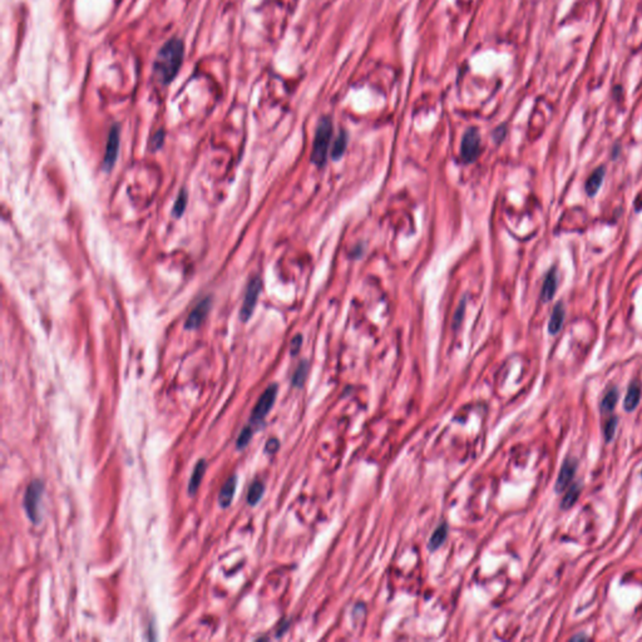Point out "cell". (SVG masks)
<instances>
[{
	"mask_svg": "<svg viewBox=\"0 0 642 642\" xmlns=\"http://www.w3.org/2000/svg\"><path fill=\"white\" fill-rule=\"evenodd\" d=\"M236 486H237V477L236 475H232L227 479V482L223 484V487L221 488V492H219V497H218V502L219 506L222 508H227L228 506L232 502L233 496H235L236 492Z\"/></svg>",
	"mask_w": 642,
	"mask_h": 642,
	"instance_id": "11",
	"label": "cell"
},
{
	"mask_svg": "<svg viewBox=\"0 0 642 642\" xmlns=\"http://www.w3.org/2000/svg\"><path fill=\"white\" fill-rule=\"evenodd\" d=\"M617 400H619V392H617L616 388H612L603 397L602 402H601V410L603 413L612 412L615 409V407H616Z\"/></svg>",
	"mask_w": 642,
	"mask_h": 642,
	"instance_id": "17",
	"label": "cell"
},
{
	"mask_svg": "<svg viewBox=\"0 0 642 642\" xmlns=\"http://www.w3.org/2000/svg\"><path fill=\"white\" fill-rule=\"evenodd\" d=\"M186 205H187V194H186V191L182 190L178 195L177 200L175 202V207H173V214L176 217H181L183 214L186 210Z\"/></svg>",
	"mask_w": 642,
	"mask_h": 642,
	"instance_id": "21",
	"label": "cell"
},
{
	"mask_svg": "<svg viewBox=\"0 0 642 642\" xmlns=\"http://www.w3.org/2000/svg\"><path fill=\"white\" fill-rule=\"evenodd\" d=\"M578 639L581 640V639H586V637H585V636H576V637H573V639H572V640H578Z\"/></svg>",
	"mask_w": 642,
	"mask_h": 642,
	"instance_id": "28",
	"label": "cell"
},
{
	"mask_svg": "<svg viewBox=\"0 0 642 642\" xmlns=\"http://www.w3.org/2000/svg\"><path fill=\"white\" fill-rule=\"evenodd\" d=\"M576 470H577L576 459H571V458H568V459L564 460L563 465H562L561 468V472H559L558 474V478H557L556 487H554L557 493H562V492L569 486V483H571L572 479H573Z\"/></svg>",
	"mask_w": 642,
	"mask_h": 642,
	"instance_id": "9",
	"label": "cell"
},
{
	"mask_svg": "<svg viewBox=\"0 0 642 642\" xmlns=\"http://www.w3.org/2000/svg\"><path fill=\"white\" fill-rule=\"evenodd\" d=\"M261 280L259 277H253L247 286V290L245 294V300H243L242 308L240 311L241 320L247 321L252 315L255 306L259 300L260 291H261Z\"/></svg>",
	"mask_w": 642,
	"mask_h": 642,
	"instance_id": "5",
	"label": "cell"
},
{
	"mask_svg": "<svg viewBox=\"0 0 642 642\" xmlns=\"http://www.w3.org/2000/svg\"><path fill=\"white\" fill-rule=\"evenodd\" d=\"M206 462L204 459L200 460L196 467H195L192 477L190 479V484H188V492H190V494H195L197 492L200 484H201L202 478L205 475V472H206Z\"/></svg>",
	"mask_w": 642,
	"mask_h": 642,
	"instance_id": "15",
	"label": "cell"
},
{
	"mask_svg": "<svg viewBox=\"0 0 642 642\" xmlns=\"http://www.w3.org/2000/svg\"><path fill=\"white\" fill-rule=\"evenodd\" d=\"M332 134V123L329 117H322L316 125L315 139H314L311 161L318 167H322L326 162V154L329 149L330 139Z\"/></svg>",
	"mask_w": 642,
	"mask_h": 642,
	"instance_id": "2",
	"label": "cell"
},
{
	"mask_svg": "<svg viewBox=\"0 0 642 642\" xmlns=\"http://www.w3.org/2000/svg\"><path fill=\"white\" fill-rule=\"evenodd\" d=\"M640 399H641V385L637 381L632 383L627 390L626 398H625V409L627 412H632L635 408L639 405Z\"/></svg>",
	"mask_w": 642,
	"mask_h": 642,
	"instance_id": "14",
	"label": "cell"
},
{
	"mask_svg": "<svg viewBox=\"0 0 642 642\" xmlns=\"http://www.w3.org/2000/svg\"><path fill=\"white\" fill-rule=\"evenodd\" d=\"M346 143H347V137L345 132H340V134L337 136L336 141H335L334 147H332L331 151V156L334 159H339L340 157L344 154L345 149H346Z\"/></svg>",
	"mask_w": 642,
	"mask_h": 642,
	"instance_id": "20",
	"label": "cell"
},
{
	"mask_svg": "<svg viewBox=\"0 0 642 642\" xmlns=\"http://www.w3.org/2000/svg\"><path fill=\"white\" fill-rule=\"evenodd\" d=\"M185 55V44L178 38L167 40L159 49L153 64L154 76L161 84H170L180 72Z\"/></svg>",
	"mask_w": 642,
	"mask_h": 642,
	"instance_id": "1",
	"label": "cell"
},
{
	"mask_svg": "<svg viewBox=\"0 0 642 642\" xmlns=\"http://www.w3.org/2000/svg\"><path fill=\"white\" fill-rule=\"evenodd\" d=\"M605 173H606V168L603 167V166L596 168V170L591 173V176L588 177L587 182H586V186H585L586 192H587L588 196L592 197L597 194L601 185H602L603 182V178H605Z\"/></svg>",
	"mask_w": 642,
	"mask_h": 642,
	"instance_id": "12",
	"label": "cell"
},
{
	"mask_svg": "<svg viewBox=\"0 0 642 642\" xmlns=\"http://www.w3.org/2000/svg\"><path fill=\"white\" fill-rule=\"evenodd\" d=\"M43 491H44V487H43L42 482L34 480V482H31L29 484L28 488H26L25 496H24V508H25L29 520L34 523V525L39 523L40 521L39 506L40 501H42Z\"/></svg>",
	"mask_w": 642,
	"mask_h": 642,
	"instance_id": "3",
	"label": "cell"
},
{
	"mask_svg": "<svg viewBox=\"0 0 642 642\" xmlns=\"http://www.w3.org/2000/svg\"><path fill=\"white\" fill-rule=\"evenodd\" d=\"M251 438H252V429H251L250 427H246V428L243 429L242 431H241V434L238 435V438H237V441H236V445H237V448L238 449L246 448V446H247V444L250 443Z\"/></svg>",
	"mask_w": 642,
	"mask_h": 642,
	"instance_id": "23",
	"label": "cell"
},
{
	"mask_svg": "<svg viewBox=\"0 0 642 642\" xmlns=\"http://www.w3.org/2000/svg\"><path fill=\"white\" fill-rule=\"evenodd\" d=\"M446 535H448V526H446L445 523H443V525H440L435 531H434L433 535H431L430 538V542H429V548H430L431 551L438 549L439 547L443 544L444 540H445Z\"/></svg>",
	"mask_w": 642,
	"mask_h": 642,
	"instance_id": "16",
	"label": "cell"
},
{
	"mask_svg": "<svg viewBox=\"0 0 642 642\" xmlns=\"http://www.w3.org/2000/svg\"><path fill=\"white\" fill-rule=\"evenodd\" d=\"M279 445H280V444H279V440H277V439H270V440L267 441V444H266V446H265V449H266V452L275 453L277 450V449H279Z\"/></svg>",
	"mask_w": 642,
	"mask_h": 642,
	"instance_id": "27",
	"label": "cell"
},
{
	"mask_svg": "<svg viewBox=\"0 0 642 642\" xmlns=\"http://www.w3.org/2000/svg\"><path fill=\"white\" fill-rule=\"evenodd\" d=\"M616 427H617V418H616V417L611 418L610 421L607 422V423L605 424V431H603V433H605L606 441H610L612 438H614L615 430H616Z\"/></svg>",
	"mask_w": 642,
	"mask_h": 642,
	"instance_id": "24",
	"label": "cell"
},
{
	"mask_svg": "<svg viewBox=\"0 0 642 642\" xmlns=\"http://www.w3.org/2000/svg\"><path fill=\"white\" fill-rule=\"evenodd\" d=\"M119 151V128L113 125L108 134L107 147H106L105 158H103V170L110 171L114 166Z\"/></svg>",
	"mask_w": 642,
	"mask_h": 642,
	"instance_id": "7",
	"label": "cell"
},
{
	"mask_svg": "<svg viewBox=\"0 0 642 642\" xmlns=\"http://www.w3.org/2000/svg\"><path fill=\"white\" fill-rule=\"evenodd\" d=\"M306 374H308V364H306L305 361H303V363L298 366L295 374H294L293 384L295 385V387H303L304 381H305L306 379Z\"/></svg>",
	"mask_w": 642,
	"mask_h": 642,
	"instance_id": "22",
	"label": "cell"
},
{
	"mask_svg": "<svg viewBox=\"0 0 642 642\" xmlns=\"http://www.w3.org/2000/svg\"><path fill=\"white\" fill-rule=\"evenodd\" d=\"M301 341H303V339H301L300 335H298V336H295L293 339V341H291V354H293V355H295L296 352L300 350Z\"/></svg>",
	"mask_w": 642,
	"mask_h": 642,
	"instance_id": "26",
	"label": "cell"
},
{
	"mask_svg": "<svg viewBox=\"0 0 642 642\" xmlns=\"http://www.w3.org/2000/svg\"><path fill=\"white\" fill-rule=\"evenodd\" d=\"M211 309V300L210 299H205L202 300L194 310L191 311V314L188 315L187 320L185 322V327L187 330H195L197 327H200L202 325V322L205 321V319L207 318L209 315V311Z\"/></svg>",
	"mask_w": 642,
	"mask_h": 642,
	"instance_id": "8",
	"label": "cell"
},
{
	"mask_svg": "<svg viewBox=\"0 0 642 642\" xmlns=\"http://www.w3.org/2000/svg\"><path fill=\"white\" fill-rule=\"evenodd\" d=\"M480 151V136L477 128H469L464 133L460 146V154L464 162L470 163L477 159Z\"/></svg>",
	"mask_w": 642,
	"mask_h": 642,
	"instance_id": "4",
	"label": "cell"
},
{
	"mask_svg": "<svg viewBox=\"0 0 642 642\" xmlns=\"http://www.w3.org/2000/svg\"><path fill=\"white\" fill-rule=\"evenodd\" d=\"M557 285H558V277H557L556 269L549 270V272L545 276L544 282H543L542 291H540V299L544 303H548L552 300L557 290Z\"/></svg>",
	"mask_w": 642,
	"mask_h": 642,
	"instance_id": "10",
	"label": "cell"
},
{
	"mask_svg": "<svg viewBox=\"0 0 642 642\" xmlns=\"http://www.w3.org/2000/svg\"><path fill=\"white\" fill-rule=\"evenodd\" d=\"M264 491H265V486L262 482H260V480L253 482L252 486H251L250 489H248V494H247L248 504H251V506H256V504L259 503V501L262 498V496H264Z\"/></svg>",
	"mask_w": 642,
	"mask_h": 642,
	"instance_id": "18",
	"label": "cell"
},
{
	"mask_svg": "<svg viewBox=\"0 0 642 642\" xmlns=\"http://www.w3.org/2000/svg\"><path fill=\"white\" fill-rule=\"evenodd\" d=\"M580 492H581L580 484H573V486L569 488V491L564 494V498L562 499L561 508L563 509V511H567V509L571 508V507L576 503L578 497H580Z\"/></svg>",
	"mask_w": 642,
	"mask_h": 642,
	"instance_id": "19",
	"label": "cell"
},
{
	"mask_svg": "<svg viewBox=\"0 0 642 642\" xmlns=\"http://www.w3.org/2000/svg\"><path fill=\"white\" fill-rule=\"evenodd\" d=\"M277 395V385H271L264 392V394L260 397L259 402L253 408L252 415H251V421L253 423H260L265 419L271 408L274 407L275 399Z\"/></svg>",
	"mask_w": 642,
	"mask_h": 642,
	"instance_id": "6",
	"label": "cell"
},
{
	"mask_svg": "<svg viewBox=\"0 0 642 642\" xmlns=\"http://www.w3.org/2000/svg\"><path fill=\"white\" fill-rule=\"evenodd\" d=\"M564 321V306L562 303H557L551 314V319L548 322L549 334L556 335L561 331L562 325Z\"/></svg>",
	"mask_w": 642,
	"mask_h": 642,
	"instance_id": "13",
	"label": "cell"
},
{
	"mask_svg": "<svg viewBox=\"0 0 642 642\" xmlns=\"http://www.w3.org/2000/svg\"><path fill=\"white\" fill-rule=\"evenodd\" d=\"M163 137H165V136H163V132H162V131L157 132V133L154 134L153 138H152V141H151L152 149H158L159 147H162V143H163Z\"/></svg>",
	"mask_w": 642,
	"mask_h": 642,
	"instance_id": "25",
	"label": "cell"
}]
</instances>
